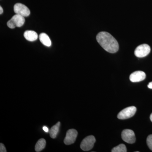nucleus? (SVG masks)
Listing matches in <instances>:
<instances>
[{
	"label": "nucleus",
	"instance_id": "2eb2a0df",
	"mask_svg": "<svg viewBox=\"0 0 152 152\" xmlns=\"http://www.w3.org/2000/svg\"><path fill=\"white\" fill-rule=\"evenodd\" d=\"M147 144L150 150L152 151V134L150 135L147 137Z\"/></svg>",
	"mask_w": 152,
	"mask_h": 152
},
{
	"label": "nucleus",
	"instance_id": "6e6552de",
	"mask_svg": "<svg viewBox=\"0 0 152 152\" xmlns=\"http://www.w3.org/2000/svg\"><path fill=\"white\" fill-rule=\"evenodd\" d=\"M77 135V132L75 129L69 130L66 134L64 143L66 145H70L74 143L75 142Z\"/></svg>",
	"mask_w": 152,
	"mask_h": 152
},
{
	"label": "nucleus",
	"instance_id": "aec40b11",
	"mask_svg": "<svg viewBox=\"0 0 152 152\" xmlns=\"http://www.w3.org/2000/svg\"><path fill=\"white\" fill-rule=\"evenodd\" d=\"M150 119H151V121L152 122V113L151 114V115H150Z\"/></svg>",
	"mask_w": 152,
	"mask_h": 152
},
{
	"label": "nucleus",
	"instance_id": "f257e3e1",
	"mask_svg": "<svg viewBox=\"0 0 152 152\" xmlns=\"http://www.w3.org/2000/svg\"><path fill=\"white\" fill-rule=\"evenodd\" d=\"M98 42L106 51L111 53H116L119 50V44L114 37L107 32L99 33L96 36Z\"/></svg>",
	"mask_w": 152,
	"mask_h": 152
},
{
	"label": "nucleus",
	"instance_id": "6ab92c4d",
	"mask_svg": "<svg viewBox=\"0 0 152 152\" xmlns=\"http://www.w3.org/2000/svg\"><path fill=\"white\" fill-rule=\"evenodd\" d=\"M3 10L2 8L1 7H0V14L1 15L3 13Z\"/></svg>",
	"mask_w": 152,
	"mask_h": 152
},
{
	"label": "nucleus",
	"instance_id": "dca6fc26",
	"mask_svg": "<svg viewBox=\"0 0 152 152\" xmlns=\"http://www.w3.org/2000/svg\"><path fill=\"white\" fill-rule=\"evenodd\" d=\"M0 152H7L5 147L4 144L1 143L0 144Z\"/></svg>",
	"mask_w": 152,
	"mask_h": 152
},
{
	"label": "nucleus",
	"instance_id": "7ed1b4c3",
	"mask_svg": "<svg viewBox=\"0 0 152 152\" xmlns=\"http://www.w3.org/2000/svg\"><path fill=\"white\" fill-rule=\"evenodd\" d=\"M137 111V108L134 106L128 107L123 110L118 114V118L119 119L125 120L132 118Z\"/></svg>",
	"mask_w": 152,
	"mask_h": 152
},
{
	"label": "nucleus",
	"instance_id": "f3484780",
	"mask_svg": "<svg viewBox=\"0 0 152 152\" xmlns=\"http://www.w3.org/2000/svg\"><path fill=\"white\" fill-rule=\"evenodd\" d=\"M43 130L45 131V132H49L48 128L47 127V126H44L43 127Z\"/></svg>",
	"mask_w": 152,
	"mask_h": 152
},
{
	"label": "nucleus",
	"instance_id": "9b49d317",
	"mask_svg": "<svg viewBox=\"0 0 152 152\" xmlns=\"http://www.w3.org/2000/svg\"><path fill=\"white\" fill-rule=\"evenodd\" d=\"M40 41L42 44L47 47L51 46L52 45L51 41L48 36L45 33H42L39 36Z\"/></svg>",
	"mask_w": 152,
	"mask_h": 152
},
{
	"label": "nucleus",
	"instance_id": "ddd939ff",
	"mask_svg": "<svg viewBox=\"0 0 152 152\" xmlns=\"http://www.w3.org/2000/svg\"><path fill=\"white\" fill-rule=\"evenodd\" d=\"M46 145V141L43 138L39 139L37 142L35 148L36 152H39L42 151L45 148Z\"/></svg>",
	"mask_w": 152,
	"mask_h": 152
},
{
	"label": "nucleus",
	"instance_id": "20e7f679",
	"mask_svg": "<svg viewBox=\"0 0 152 152\" xmlns=\"http://www.w3.org/2000/svg\"><path fill=\"white\" fill-rule=\"evenodd\" d=\"M96 142V139L94 136L90 135L86 137L82 141L80 148L84 151H89L94 147Z\"/></svg>",
	"mask_w": 152,
	"mask_h": 152
},
{
	"label": "nucleus",
	"instance_id": "a211bd4d",
	"mask_svg": "<svg viewBox=\"0 0 152 152\" xmlns=\"http://www.w3.org/2000/svg\"><path fill=\"white\" fill-rule=\"evenodd\" d=\"M148 88L150 89H152V82H151L149 83V84L148 85Z\"/></svg>",
	"mask_w": 152,
	"mask_h": 152
},
{
	"label": "nucleus",
	"instance_id": "4468645a",
	"mask_svg": "<svg viewBox=\"0 0 152 152\" xmlns=\"http://www.w3.org/2000/svg\"><path fill=\"white\" fill-rule=\"evenodd\" d=\"M112 152H126L127 149L126 145L124 144H121L115 147L112 150Z\"/></svg>",
	"mask_w": 152,
	"mask_h": 152
},
{
	"label": "nucleus",
	"instance_id": "423d86ee",
	"mask_svg": "<svg viewBox=\"0 0 152 152\" xmlns=\"http://www.w3.org/2000/svg\"><path fill=\"white\" fill-rule=\"evenodd\" d=\"M14 12L16 14L24 17L28 16L30 14L29 9L26 6L20 3H18L14 6Z\"/></svg>",
	"mask_w": 152,
	"mask_h": 152
},
{
	"label": "nucleus",
	"instance_id": "f8f14e48",
	"mask_svg": "<svg viewBox=\"0 0 152 152\" xmlns=\"http://www.w3.org/2000/svg\"><path fill=\"white\" fill-rule=\"evenodd\" d=\"M60 125V122H58L56 125L52 126L49 131L50 136L52 138L55 139L56 137L57 134L59 131Z\"/></svg>",
	"mask_w": 152,
	"mask_h": 152
},
{
	"label": "nucleus",
	"instance_id": "9d476101",
	"mask_svg": "<svg viewBox=\"0 0 152 152\" xmlns=\"http://www.w3.org/2000/svg\"><path fill=\"white\" fill-rule=\"evenodd\" d=\"M24 37L28 41L34 42L38 39V35L34 31H27L25 32Z\"/></svg>",
	"mask_w": 152,
	"mask_h": 152
},
{
	"label": "nucleus",
	"instance_id": "0eeeda50",
	"mask_svg": "<svg viewBox=\"0 0 152 152\" xmlns=\"http://www.w3.org/2000/svg\"><path fill=\"white\" fill-rule=\"evenodd\" d=\"M122 138L124 141L129 144H133L136 141L134 133L130 129H125L121 134Z\"/></svg>",
	"mask_w": 152,
	"mask_h": 152
},
{
	"label": "nucleus",
	"instance_id": "f03ea898",
	"mask_svg": "<svg viewBox=\"0 0 152 152\" xmlns=\"http://www.w3.org/2000/svg\"><path fill=\"white\" fill-rule=\"evenodd\" d=\"M25 22V17L16 14L7 22V25L9 28L12 29L16 27H20L24 24Z\"/></svg>",
	"mask_w": 152,
	"mask_h": 152
},
{
	"label": "nucleus",
	"instance_id": "1a4fd4ad",
	"mask_svg": "<svg viewBox=\"0 0 152 152\" xmlns=\"http://www.w3.org/2000/svg\"><path fill=\"white\" fill-rule=\"evenodd\" d=\"M146 78V74L142 71H136L130 76V80L133 83H137L144 80Z\"/></svg>",
	"mask_w": 152,
	"mask_h": 152
},
{
	"label": "nucleus",
	"instance_id": "39448f33",
	"mask_svg": "<svg viewBox=\"0 0 152 152\" xmlns=\"http://www.w3.org/2000/svg\"><path fill=\"white\" fill-rule=\"evenodd\" d=\"M151 52V48L147 44H142L137 47L135 50L134 54L138 58L146 56Z\"/></svg>",
	"mask_w": 152,
	"mask_h": 152
}]
</instances>
